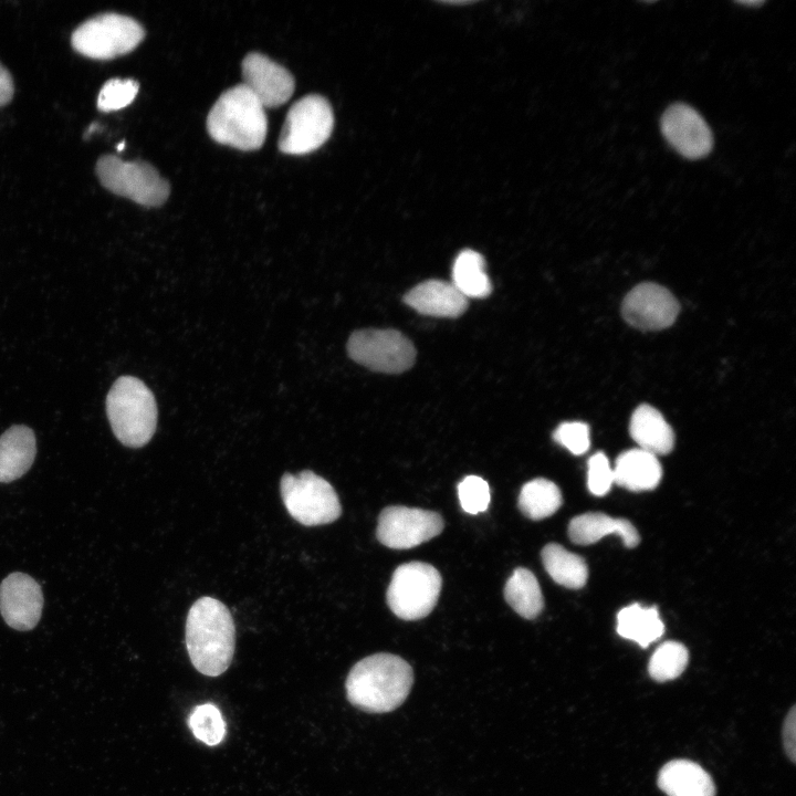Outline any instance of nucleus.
<instances>
[{
    "label": "nucleus",
    "mask_w": 796,
    "mask_h": 796,
    "mask_svg": "<svg viewBox=\"0 0 796 796\" xmlns=\"http://www.w3.org/2000/svg\"><path fill=\"white\" fill-rule=\"evenodd\" d=\"M185 641L190 661L200 673L209 677L223 673L235 647L230 610L212 597L197 599L187 616Z\"/></svg>",
    "instance_id": "obj_1"
},
{
    "label": "nucleus",
    "mask_w": 796,
    "mask_h": 796,
    "mask_svg": "<svg viewBox=\"0 0 796 796\" xmlns=\"http://www.w3.org/2000/svg\"><path fill=\"white\" fill-rule=\"evenodd\" d=\"M413 671L402 658L375 653L353 666L346 679V695L356 708L368 713H386L408 696Z\"/></svg>",
    "instance_id": "obj_2"
},
{
    "label": "nucleus",
    "mask_w": 796,
    "mask_h": 796,
    "mask_svg": "<svg viewBox=\"0 0 796 796\" xmlns=\"http://www.w3.org/2000/svg\"><path fill=\"white\" fill-rule=\"evenodd\" d=\"M207 129L219 144L241 150L259 149L268 130L264 106L243 83L235 85L211 107Z\"/></svg>",
    "instance_id": "obj_3"
},
{
    "label": "nucleus",
    "mask_w": 796,
    "mask_h": 796,
    "mask_svg": "<svg viewBox=\"0 0 796 796\" xmlns=\"http://www.w3.org/2000/svg\"><path fill=\"white\" fill-rule=\"evenodd\" d=\"M106 412L115 437L128 448H142L157 427V405L150 389L138 378L122 376L106 397Z\"/></svg>",
    "instance_id": "obj_4"
},
{
    "label": "nucleus",
    "mask_w": 796,
    "mask_h": 796,
    "mask_svg": "<svg viewBox=\"0 0 796 796\" xmlns=\"http://www.w3.org/2000/svg\"><path fill=\"white\" fill-rule=\"evenodd\" d=\"M144 38L145 30L135 19L109 12L80 24L72 33L71 44L86 57L111 60L132 52Z\"/></svg>",
    "instance_id": "obj_5"
},
{
    "label": "nucleus",
    "mask_w": 796,
    "mask_h": 796,
    "mask_svg": "<svg viewBox=\"0 0 796 796\" xmlns=\"http://www.w3.org/2000/svg\"><path fill=\"white\" fill-rule=\"evenodd\" d=\"M280 490L286 511L302 525L329 524L341 516L342 507L334 488L310 470L284 473Z\"/></svg>",
    "instance_id": "obj_6"
},
{
    "label": "nucleus",
    "mask_w": 796,
    "mask_h": 796,
    "mask_svg": "<svg viewBox=\"0 0 796 796\" xmlns=\"http://www.w3.org/2000/svg\"><path fill=\"white\" fill-rule=\"evenodd\" d=\"M96 175L111 192L145 207L161 206L170 192L169 184L144 161H124L114 155H104L96 163Z\"/></svg>",
    "instance_id": "obj_7"
},
{
    "label": "nucleus",
    "mask_w": 796,
    "mask_h": 796,
    "mask_svg": "<svg viewBox=\"0 0 796 796\" xmlns=\"http://www.w3.org/2000/svg\"><path fill=\"white\" fill-rule=\"evenodd\" d=\"M440 573L430 564L410 562L396 568L387 589V604L401 619L416 620L434 608L441 590Z\"/></svg>",
    "instance_id": "obj_8"
},
{
    "label": "nucleus",
    "mask_w": 796,
    "mask_h": 796,
    "mask_svg": "<svg viewBox=\"0 0 796 796\" xmlns=\"http://www.w3.org/2000/svg\"><path fill=\"white\" fill-rule=\"evenodd\" d=\"M334 114L321 95L311 94L289 109L279 138V148L289 155H304L320 148L331 136Z\"/></svg>",
    "instance_id": "obj_9"
},
{
    "label": "nucleus",
    "mask_w": 796,
    "mask_h": 796,
    "mask_svg": "<svg viewBox=\"0 0 796 796\" xmlns=\"http://www.w3.org/2000/svg\"><path fill=\"white\" fill-rule=\"evenodd\" d=\"M347 352L356 363L385 374H400L416 358L413 344L396 329L356 331L347 342Z\"/></svg>",
    "instance_id": "obj_10"
},
{
    "label": "nucleus",
    "mask_w": 796,
    "mask_h": 796,
    "mask_svg": "<svg viewBox=\"0 0 796 796\" xmlns=\"http://www.w3.org/2000/svg\"><path fill=\"white\" fill-rule=\"evenodd\" d=\"M442 517L432 511L407 506H388L378 516L376 535L390 548H411L439 535Z\"/></svg>",
    "instance_id": "obj_11"
},
{
    "label": "nucleus",
    "mask_w": 796,
    "mask_h": 796,
    "mask_svg": "<svg viewBox=\"0 0 796 796\" xmlns=\"http://www.w3.org/2000/svg\"><path fill=\"white\" fill-rule=\"evenodd\" d=\"M680 305L674 295L657 283H641L624 298L621 314L631 326L641 331H660L672 325Z\"/></svg>",
    "instance_id": "obj_12"
},
{
    "label": "nucleus",
    "mask_w": 796,
    "mask_h": 796,
    "mask_svg": "<svg viewBox=\"0 0 796 796\" xmlns=\"http://www.w3.org/2000/svg\"><path fill=\"white\" fill-rule=\"evenodd\" d=\"M660 126L668 143L685 158H703L712 150L710 127L693 107L684 103L670 105L661 116Z\"/></svg>",
    "instance_id": "obj_13"
},
{
    "label": "nucleus",
    "mask_w": 796,
    "mask_h": 796,
    "mask_svg": "<svg viewBox=\"0 0 796 796\" xmlns=\"http://www.w3.org/2000/svg\"><path fill=\"white\" fill-rule=\"evenodd\" d=\"M41 586L24 573H11L0 584V612L11 628L27 631L34 628L42 615Z\"/></svg>",
    "instance_id": "obj_14"
},
{
    "label": "nucleus",
    "mask_w": 796,
    "mask_h": 796,
    "mask_svg": "<svg viewBox=\"0 0 796 796\" xmlns=\"http://www.w3.org/2000/svg\"><path fill=\"white\" fill-rule=\"evenodd\" d=\"M243 84L264 107H276L290 100L295 83L291 73L268 56L252 52L242 61Z\"/></svg>",
    "instance_id": "obj_15"
},
{
    "label": "nucleus",
    "mask_w": 796,
    "mask_h": 796,
    "mask_svg": "<svg viewBox=\"0 0 796 796\" xmlns=\"http://www.w3.org/2000/svg\"><path fill=\"white\" fill-rule=\"evenodd\" d=\"M404 301L418 313L436 317H457L468 307V298L451 282L442 280L421 282Z\"/></svg>",
    "instance_id": "obj_16"
},
{
    "label": "nucleus",
    "mask_w": 796,
    "mask_h": 796,
    "mask_svg": "<svg viewBox=\"0 0 796 796\" xmlns=\"http://www.w3.org/2000/svg\"><path fill=\"white\" fill-rule=\"evenodd\" d=\"M657 784L668 796H715L710 774L689 760H672L664 764Z\"/></svg>",
    "instance_id": "obj_17"
},
{
    "label": "nucleus",
    "mask_w": 796,
    "mask_h": 796,
    "mask_svg": "<svg viewBox=\"0 0 796 796\" xmlns=\"http://www.w3.org/2000/svg\"><path fill=\"white\" fill-rule=\"evenodd\" d=\"M36 454V441L31 428L14 425L0 437V482L9 483L29 471Z\"/></svg>",
    "instance_id": "obj_18"
},
{
    "label": "nucleus",
    "mask_w": 796,
    "mask_h": 796,
    "mask_svg": "<svg viewBox=\"0 0 796 796\" xmlns=\"http://www.w3.org/2000/svg\"><path fill=\"white\" fill-rule=\"evenodd\" d=\"M620 536L626 547H635L640 541L636 527L625 519H615L604 513H585L574 517L568 525V536L575 544L589 545L606 535Z\"/></svg>",
    "instance_id": "obj_19"
},
{
    "label": "nucleus",
    "mask_w": 796,
    "mask_h": 796,
    "mask_svg": "<svg viewBox=\"0 0 796 796\" xmlns=\"http://www.w3.org/2000/svg\"><path fill=\"white\" fill-rule=\"evenodd\" d=\"M629 431L639 449L654 455L669 453L674 446V433L662 413L654 407L643 404L631 415Z\"/></svg>",
    "instance_id": "obj_20"
},
{
    "label": "nucleus",
    "mask_w": 796,
    "mask_h": 796,
    "mask_svg": "<svg viewBox=\"0 0 796 796\" xmlns=\"http://www.w3.org/2000/svg\"><path fill=\"white\" fill-rule=\"evenodd\" d=\"M612 469L614 482L635 492L654 489L662 476L657 455L639 448L619 454Z\"/></svg>",
    "instance_id": "obj_21"
},
{
    "label": "nucleus",
    "mask_w": 796,
    "mask_h": 796,
    "mask_svg": "<svg viewBox=\"0 0 796 796\" xmlns=\"http://www.w3.org/2000/svg\"><path fill=\"white\" fill-rule=\"evenodd\" d=\"M617 632L625 639L647 648L664 632V625L656 607H641L632 604L617 615Z\"/></svg>",
    "instance_id": "obj_22"
},
{
    "label": "nucleus",
    "mask_w": 796,
    "mask_h": 796,
    "mask_svg": "<svg viewBox=\"0 0 796 796\" xmlns=\"http://www.w3.org/2000/svg\"><path fill=\"white\" fill-rule=\"evenodd\" d=\"M541 555L546 572L555 583L570 589L585 586L588 568L579 555L556 543L545 545Z\"/></svg>",
    "instance_id": "obj_23"
},
{
    "label": "nucleus",
    "mask_w": 796,
    "mask_h": 796,
    "mask_svg": "<svg viewBox=\"0 0 796 796\" xmlns=\"http://www.w3.org/2000/svg\"><path fill=\"white\" fill-rule=\"evenodd\" d=\"M464 297L483 298L492 290L483 256L473 250L461 251L452 268V282Z\"/></svg>",
    "instance_id": "obj_24"
},
{
    "label": "nucleus",
    "mask_w": 796,
    "mask_h": 796,
    "mask_svg": "<svg viewBox=\"0 0 796 796\" xmlns=\"http://www.w3.org/2000/svg\"><path fill=\"white\" fill-rule=\"evenodd\" d=\"M504 597L507 604L526 619L537 617L544 607L540 584L526 568L519 567L513 572L505 584Z\"/></svg>",
    "instance_id": "obj_25"
},
{
    "label": "nucleus",
    "mask_w": 796,
    "mask_h": 796,
    "mask_svg": "<svg viewBox=\"0 0 796 796\" xmlns=\"http://www.w3.org/2000/svg\"><path fill=\"white\" fill-rule=\"evenodd\" d=\"M562 501V493L554 482L537 478L522 486L519 507L526 517L542 520L553 515Z\"/></svg>",
    "instance_id": "obj_26"
},
{
    "label": "nucleus",
    "mask_w": 796,
    "mask_h": 796,
    "mask_svg": "<svg viewBox=\"0 0 796 796\" xmlns=\"http://www.w3.org/2000/svg\"><path fill=\"white\" fill-rule=\"evenodd\" d=\"M688 661L689 652L682 643L666 641L652 653L648 672L658 682L673 680L684 671Z\"/></svg>",
    "instance_id": "obj_27"
},
{
    "label": "nucleus",
    "mask_w": 796,
    "mask_h": 796,
    "mask_svg": "<svg viewBox=\"0 0 796 796\" xmlns=\"http://www.w3.org/2000/svg\"><path fill=\"white\" fill-rule=\"evenodd\" d=\"M189 727L195 737L210 746L221 743L226 735V723L221 712L211 703L193 709L189 716Z\"/></svg>",
    "instance_id": "obj_28"
},
{
    "label": "nucleus",
    "mask_w": 796,
    "mask_h": 796,
    "mask_svg": "<svg viewBox=\"0 0 796 796\" xmlns=\"http://www.w3.org/2000/svg\"><path fill=\"white\" fill-rule=\"evenodd\" d=\"M139 91V84L133 78H111L101 88L97 108L101 112L118 111L129 105Z\"/></svg>",
    "instance_id": "obj_29"
},
{
    "label": "nucleus",
    "mask_w": 796,
    "mask_h": 796,
    "mask_svg": "<svg viewBox=\"0 0 796 796\" xmlns=\"http://www.w3.org/2000/svg\"><path fill=\"white\" fill-rule=\"evenodd\" d=\"M458 494L460 504L467 513L478 514L489 506V484L478 475L465 476L458 485Z\"/></svg>",
    "instance_id": "obj_30"
},
{
    "label": "nucleus",
    "mask_w": 796,
    "mask_h": 796,
    "mask_svg": "<svg viewBox=\"0 0 796 796\" xmlns=\"http://www.w3.org/2000/svg\"><path fill=\"white\" fill-rule=\"evenodd\" d=\"M553 438L576 455L585 453L590 446L589 427L582 421L561 423L554 431Z\"/></svg>",
    "instance_id": "obj_31"
},
{
    "label": "nucleus",
    "mask_w": 796,
    "mask_h": 796,
    "mask_svg": "<svg viewBox=\"0 0 796 796\" xmlns=\"http://www.w3.org/2000/svg\"><path fill=\"white\" fill-rule=\"evenodd\" d=\"M614 482V469L603 452H597L588 460L587 484L590 493L603 496L609 492Z\"/></svg>",
    "instance_id": "obj_32"
},
{
    "label": "nucleus",
    "mask_w": 796,
    "mask_h": 796,
    "mask_svg": "<svg viewBox=\"0 0 796 796\" xmlns=\"http://www.w3.org/2000/svg\"><path fill=\"white\" fill-rule=\"evenodd\" d=\"M784 750L794 763L796 760V708H790L787 713L782 730Z\"/></svg>",
    "instance_id": "obj_33"
},
{
    "label": "nucleus",
    "mask_w": 796,
    "mask_h": 796,
    "mask_svg": "<svg viewBox=\"0 0 796 796\" xmlns=\"http://www.w3.org/2000/svg\"><path fill=\"white\" fill-rule=\"evenodd\" d=\"M14 94V84L10 72L0 63V106L11 102Z\"/></svg>",
    "instance_id": "obj_34"
},
{
    "label": "nucleus",
    "mask_w": 796,
    "mask_h": 796,
    "mask_svg": "<svg viewBox=\"0 0 796 796\" xmlns=\"http://www.w3.org/2000/svg\"><path fill=\"white\" fill-rule=\"evenodd\" d=\"M740 4L748 6V7H758L762 6L765 1L764 0H741L736 1Z\"/></svg>",
    "instance_id": "obj_35"
},
{
    "label": "nucleus",
    "mask_w": 796,
    "mask_h": 796,
    "mask_svg": "<svg viewBox=\"0 0 796 796\" xmlns=\"http://www.w3.org/2000/svg\"><path fill=\"white\" fill-rule=\"evenodd\" d=\"M124 148H125V142L121 143V144L117 146V150H118V151H122Z\"/></svg>",
    "instance_id": "obj_36"
}]
</instances>
